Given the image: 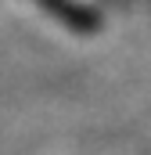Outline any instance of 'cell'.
<instances>
[{
	"mask_svg": "<svg viewBox=\"0 0 151 155\" xmlns=\"http://www.w3.org/2000/svg\"><path fill=\"white\" fill-rule=\"evenodd\" d=\"M33 4H40L61 25L79 29V33H90L101 25V0H33Z\"/></svg>",
	"mask_w": 151,
	"mask_h": 155,
	"instance_id": "obj_1",
	"label": "cell"
}]
</instances>
